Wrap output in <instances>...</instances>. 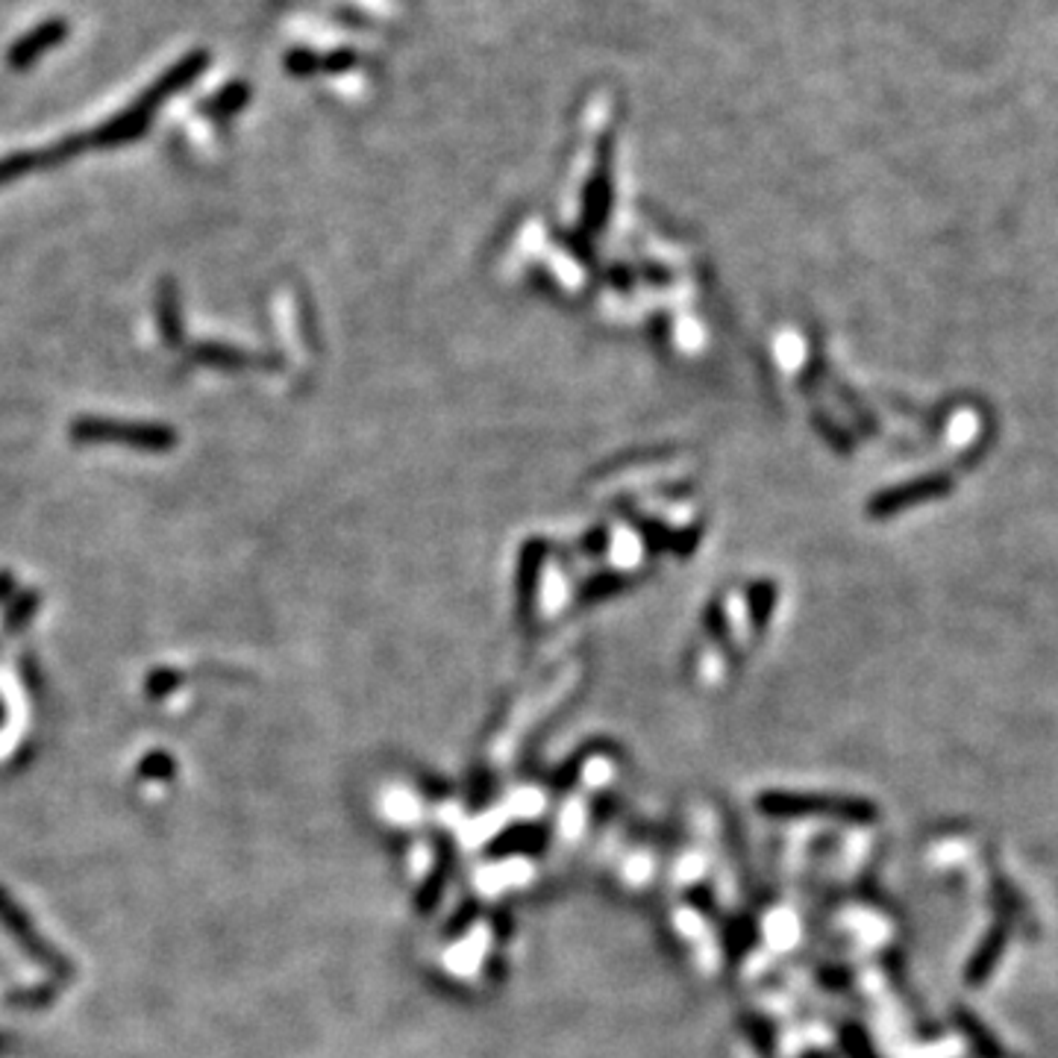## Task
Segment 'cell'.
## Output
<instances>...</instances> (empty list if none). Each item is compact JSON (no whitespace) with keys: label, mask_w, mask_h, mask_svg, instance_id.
I'll return each instance as SVG.
<instances>
[{"label":"cell","mask_w":1058,"mask_h":1058,"mask_svg":"<svg viewBox=\"0 0 1058 1058\" xmlns=\"http://www.w3.org/2000/svg\"><path fill=\"white\" fill-rule=\"evenodd\" d=\"M63 36H65L63 21H51V24H42V27L33 30L30 36H24L19 45L12 47V65H30L38 54H45L47 47H54Z\"/></svg>","instance_id":"obj_3"},{"label":"cell","mask_w":1058,"mask_h":1058,"mask_svg":"<svg viewBox=\"0 0 1058 1058\" xmlns=\"http://www.w3.org/2000/svg\"><path fill=\"white\" fill-rule=\"evenodd\" d=\"M288 65L295 68V74H309L318 65V59H315L312 54H291L288 56Z\"/></svg>","instance_id":"obj_5"},{"label":"cell","mask_w":1058,"mask_h":1058,"mask_svg":"<svg viewBox=\"0 0 1058 1058\" xmlns=\"http://www.w3.org/2000/svg\"><path fill=\"white\" fill-rule=\"evenodd\" d=\"M77 439H91V441H109V439H124L133 441V444H142V448H153L162 450L165 444H170V432L156 430V427H115V423H103V421H86L74 430Z\"/></svg>","instance_id":"obj_2"},{"label":"cell","mask_w":1058,"mask_h":1058,"mask_svg":"<svg viewBox=\"0 0 1058 1058\" xmlns=\"http://www.w3.org/2000/svg\"><path fill=\"white\" fill-rule=\"evenodd\" d=\"M0 924L7 926V933H10L12 938L21 944V947H27V952L33 956V959L45 961V968H54V970H59V973H68L65 961L59 959V956H56V952L51 950V947H47L42 938H38L36 929L30 926L27 915H21L19 906H15V903L7 897V891H0Z\"/></svg>","instance_id":"obj_1"},{"label":"cell","mask_w":1058,"mask_h":1058,"mask_svg":"<svg viewBox=\"0 0 1058 1058\" xmlns=\"http://www.w3.org/2000/svg\"><path fill=\"white\" fill-rule=\"evenodd\" d=\"M142 773H147L151 780H168L170 759L168 756H151V759L142 764Z\"/></svg>","instance_id":"obj_4"},{"label":"cell","mask_w":1058,"mask_h":1058,"mask_svg":"<svg viewBox=\"0 0 1058 1058\" xmlns=\"http://www.w3.org/2000/svg\"><path fill=\"white\" fill-rule=\"evenodd\" d=\"M353 63H356V56L348 54V51H341V54H335V56H330V59H327V68H348V65H353Z\"/></svg>","instance_id":"obj_6"}]
</instances>
